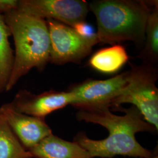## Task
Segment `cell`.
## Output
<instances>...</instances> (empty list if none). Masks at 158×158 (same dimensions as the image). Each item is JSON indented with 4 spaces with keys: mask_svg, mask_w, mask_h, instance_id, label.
<instances>
[{
    "mask_svg": "<svg viewBox=\"0 0 158 158\" xmlns=\"http://www.w3.org/2000/svg\"><path fill=\"white\" fill-rule=\"evenodd\" d=\"M112 109L124 112L125 115H115L106 107L79 109L76 113L77 120L100 125L109 134L104 139L94 140L81 132L73 141L90 153L93 158H112L117 155L151 158L155 156L152 151L142 147L135 137L138 132H155V127L148 123L133 106L128 108L119 106Z\"/></svg>",
    "mask_w": 158,
    "mask_h": 158,
    "instance_id": "1",
    "label": "cell"
},
{
    "mask_svg": "<svg viewBox=\"0 0 158 158\" xmlns=\"http://www.w3.org/2000/svg\"><path fill=\"white\" fill-rule=\"evenodd\" d=\"M158 1L98 0L89 4L97 19L98 43L117 45L145 42V29L153 6Z\"/></svg>",
    "mask_w": 158,
    "mask_h": 158,
    "instance_id": "2",
    "label": "cell"
},
{
    "mask_svg": "<svg viewBox=\"0 0 158 158\" xmlns=\"http://www.w3.org/2000/svg\"><path fill=\"white\" fill-rule=\"evenodd\" d=\"M3 17L15 45L14 67L6 89L9 91L33 68L45 69L49 62L50 39L45 19L18 10Z\"/></svg>",
    "mask_w": 158,
    "mask_h": 158,
    "instance_id": "3",
    "label": "cell"
},
{
    "mask_svg": "<svg viewBox=\"0 0 158 158\" xmlns=\"http://www.w3.org/2000/svg\"><path fill=\"white\" fill-rule=\"evenodd\" d=\"M158 78L155 66L142 63L128 71V83L124 89L111 104L110 107H118L128 103L141 114L148 123L158 130Z\"/></svg>",
    "mask_w": 158,
    "mask_h": 158,
    "instance_id": "4",
    "label": "cell"
},
{
    "mask_svg": "<svg viewBox=\"0 0 158 158\" xmlns=\"http://www.w3.org/2000/svg\"><path fill=\"white\" fill-rule=\"evenodd\" d=\"M50 39L49 62L62 65L79 63L88 56L98 40L83 38L73 28L52 19H45Z\"/></svg>",
    "mask_w": 158,
    "mask_h": 158,
    "instance_id": "5",
    "label": "cell"
},
{
    "mask_svg": "<svg viewBox=\"0 0 158 158\" xmlns=\"http://www.w3.org/2000/svg\"><path fill=\"white\" fill-rule=\"evenodd\" d=\"M18 10L44 19H52L71 27L85 22L89 4L83 0H19Z\"/></svg>",
    "mask_w": 158,
    "mask_h": 158,
    "instance_id": "6",
    "label": "cell"
},
{
    "mask_svg": "<svg viewBox=\"0 0 158 158\" xmlns=\"http://www.w3.org/2000/svg\"><path fill=\"white\" fill-rule=\"evenodd\" d=\"M128 75V71L107 80L90 79L76 85L69 90L73 98L71 105L78 110L110 107L127 84Z\"/></svg>",
    "mask_w": 158,
    "mask_h": 158,
    "instance_id": "7",
    "label": "cell"
},
{
    "mask_svg": "<svg viewBox=\"0 0 158 158\" xmlns=\"http://www.w3.org/2000/svg\"><path fill=\"white\" fill-rule=\"evenodd\" d=\"M73 100L72 93L48 91L39 94L26 90L18 91L10 106L17 112L30 116L45 119L52 113L71 105Z\"/></svg>",
    "mask_w": 158,
    "mask_h": 158,
    "instance_id": "8",
    "label": "cell"
},
{
    "mask_svg": "<svg viewBox=\"0 0 158 158\" xmlns=\"http://www.w3.org/2000/svg\"><path fill=\"white\" fill-rule=\"evenodd\" d=\"M0 111L17 138L28 151L52 134L45 119L17 112L9 103L2 105Z\"/></svg>",
    "mask_w": 158,
    "mask_h": 158,
    "instance_id": "9",
    "label": "cell"
},
{
    "mask_svg": "<svg viewBox=\"0 0 158 158\" xmlns=\"http://www.w3.org/2000/svg\"><path fill=\"white\" fill-rule=\"evenodd\" d=\"M28 151L35 158H93L77 142L66 141L53 134Z\"/></svg>",
    "mask_w": 158,
    "mask_h": 158,
    "instance_id": "10",
    "label": "cell"
},
{
    "mask_svg": "<svg viewBox=\"0 0 158 158\" xmlns=\"http://www.w3.org/2000/svg\"><path fill=\"white\" fill-rule=\"evenodd\" d=\"M129 60L124 46L120 44L105 48L96 53L89 60V66L104 74L115 73Z\"/></svg>",
    "mask_w": 158,
    "mask_h": 158,
    "instance_id": "11",
    "label": "cell"
},
{
    "mask_svg": "<svg viewBox=\"0 0 158 158\" xmlns=\"http://www.w3.org/2000/svg\"><path fill=\"white\" fill-rule=\"evenodd\" d=\"M10 36L3 15H0V93L6 91L14 64V51L9 41Z\"/></svg>",
    "mask_w": 158,
    "mask_h": 158,
    "instance_id": "12",
    "label": "cell"
},
{
    "mask_svg": "<svg viewBox=\"0 0 158 158\" xmlns=\"http://www.w3.org/2000/svg\"><path fill=\"white\" fill-rule=\"evenodd\" d=\"M14 134L0 111V158H32Z\"/></svg>",
    "mask_w": 158,
    "mask_h": 158,
    "instance_id": "13",
    "label": "cell"
},
{
    "mask_svg": "<svg viewBox=\"0 0 158 158\" xmlns=\"http://www.w3.org/2000/svg\"><path fill=\"white\" fill-rule=\"evenodd\" d=\"M145 46L139 57L143 63L155 66L158 59V3L153 6L145 29Z\"/></svg>",
    "mask_w": 158,
    "mask_h": 158,
    "instance_id": "14",
    "label": "cell"
},
{
    "mask_svg": "<svg viewBox=\"0 0 158 158\" xmlns=\"http://www.w3.org/2000/svg\"><path fill=\"white\" fill-rule=\"evenodd\" d=\"M72 28L83 38L88 40H98L97 32H95L94 28L85 21L78 23Z\"/></svg>",
    "mask_w": 158,
    "mask_h": 158,
    "instance_id": "15",
    "label": "cell"
},
{
    "mask_svg": "<svg viewBox=\"0 0 158 158\" xmlns=\"http://www.w3.org/2000/svg\"><path fill=\"white\" fill-rule=\"evenodd\" d=\"M18 8V0H0V15L17 10Z\"/></svg>",
    "mask_w": 158,
    "mask_h": 158,
    "instance_id": "16",
    "label": "cell"
},
{
    "mask_svg": "<svg viewBox=\"0 0 158 158\" xmlns=\"http://www.w3.org/2000/svg\"><path fill=\"white\" fill-rule=\"evenodd\" d=\"M158 158V156H157V155H156H156H155V156H153V157H152V158Z\"/></svg>",
    "mask_w": 158,
    "mask_h": 158,
    "instance_id": "17",
    "label": "cell"
}]
</instances>
